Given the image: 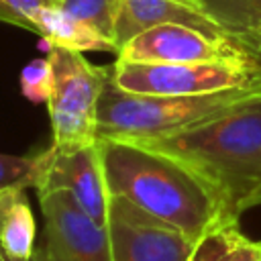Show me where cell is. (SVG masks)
<instances>
[{
	"mask_svg": "<svg viewBox=\"0 0 261 261\" xmlns=\"http://www.w3.org/2000/svg\"><path fill=\"white\" fill-rule=\"evenodd\" d=\"M234 37L245 47V51L251 55V59L261 65V24L255 27V29H249L245 33H239Z\"/></svg>",
	"mask_w": 261,
	"mask_h": 261,
	"instance_id": "19",
	"label": "cell"
},
{
	"mask_svg": "<svg viewBox=\"0 0 261 261\" xmlns=\"http://www.w3.org/2000/svg\"><path fill=\"white\" fill-rule=\"evenodd\" d=\"M37 194L63 190L96 222H108L110 192L100 141L80 149L49 147L37 155Z\"/></svg>",
	"mask_w": 261,
	"mask_h": 261,
	"instance_id": "8",
	"label": "cell"
},
{
	"mask_svg": "<svg viewBox=\"0 0 261 261\" xmlns=\"http://www.w3.org/2000/svg\"><path fill=\"white\" fill-rule=\"evenodd\" d=\"M257 206H261V186L245 200V204H243V212H247V210H251V208H257Z\"/></svg>",
	"mask_w": 261,
	"mask_h": 261,
	"instance_id": "20",
	"label": "cell"
},
{
	"mask_svg": "<svg viewBox=\"0 0 261 261\" xmlns=\"http://www.w3.org/2000/svg\"><path fill=\"white\" fill-rule=\"evenodd\" d=\"M106 224L112 261H188L196 245V239L184 230L118 196H110Z\"/></svg>",
	"mask_w": 261,
	"mask_h": 261,
	"instance_id": "9",
	"label": "cell"
},
{
	"mask_svg": "<svg viewBox=\"0 0 261 261\" xmlns=\"http://www.w3.org/2000/svg\"><path fill=\"white\" fill-rule=\"evenodd\" d=\"M55 4L116 43V22L122 0H55Z\"/></svg>",
	"mask_w": 261,
	"mask_h": 261,
	"instance_id": "15",
	"label": "cell"
},
{
	"mask_svg": "<svg viewBox=\"0 0 261 261\" xmlns=\"http://www.w3.org/2000/svg\"><path fill=\"white\" fill-rule=\"evenodd\" d=\"M35 33L43 39V47H61L71 51H118L116 43L96 31L92 24L69 14L55 2L45 6L35 18Z\"/></svg>",
	"mask_w": 261,
	"mask_h": 261,
	"instance_id": "11",
	"label": "cell"
},
{
	"mask_svg": "<svg viewBox=\"0 0 261 261\" xmlns=\"http://www.w3.org/2000/svg\"><path fill=\"white\" fill-rule=\"evenodd\" d=\"M37 181V155H8L0 153V190L8 186L35 188Z\"/></svg>",
	"mask_w": 261,
	"mask_h": 261,
	"instance_id": "17",
	"label": "cell"
},
{
	"mask_svg": "<svg viewBox=\"0 0 261 261\" xmlns=\"http://www.w3.org/2000/svg\"><path fill=\"white\" fill-rule=\"evenodd\" d=\"M18 84H20V94L27 100H31L35 104L49 102V98L53 94V84H55L53 65H51L49 57H45V59L39 57V59H33L31 63H27L20 69Z\"/></svg>",
	"mask_w": 261,
	"mask_h": 261,
	"instance_id": "16",
	"label": "cell"
},
{
	"mask_svg": "<svg viewBox=\"0 0 261 261\" xmlns=\"http://www.w3.org/2000/svg\"><path fill=\"white\" fill-rule=\"evenodd\" d=\"M110 80L124 92L149 96L208 94L220 90L243 88L261 82V65L257 61L226 63H143L116 59L110 67Z\"/></svg>",
	"mask_w": 261,
	"mask_h": 261,
	"instance_id": "5",
	"label": "cell"
},
{
	"mask_svg": "<svg viewBox=\"0 0 261 261\" xmlns=\"http://www.w3.org/2000/svg\"><path fill=\"white\" fill-rule=\"evenodd\" d=\"M98 141L110 196L128 200L196 241L228 216L212 188L179 159L141 143Z\"/></svg>",
	"mask_w": 261,
	"mask_h": 261,
	"instance_id": "1",
	"label": "cell"
},
{
	"mask_svg": "<svg viewBox=\"0 0 261 261\" xmlns=\"http://www.w3.org/2000/svg\"><path fill=\"white\" fill-rule=\"evenodd\" d=\"M122 61L143 63H202L253 61L232 35H212L186 24H157L130 37L118 49Z\"/></svg>",
	"mask_w": 261,
	"mask_h": 261,
	"instance_id": "7",
	"label": "cell"
},
{
	"mask_svg": "<svg viewBox=\"0 0 261 261\" xmlns=\"http://www.w3.org/2000/svg\"><path fill=\"white\" fill-rule=\"evenodd\" d=\"M204 12L226 33L239 35L261 24V0H198Z\"/></svg>",
	"mask_w": 261,
	"mask_h": 261,
	"instance_id": "14",
	"label": "cell"
},
{
	"mask_svg": "<svg viewBox=\"0 0 261 261\" xmlns=\"http://www.w3.org/2000/svg\"><path fill=\"white\" fill-rule=\"evenodd\" d=\"M55 0H0V22L35 33L37 14Z\"/></svg>",
	"mask_w": 261,
	"mask_h": 261,
	"instance_id": "18",
	"label": "cell"
},
{
	"mask_svg": "<svg viewBox=\"0 0 261 261\" xmlns=\"http://www.w3.org/2000/svg\"><path fill=\"white\" fill-rule=\"evenodd\" d=\"M257 98L261 82L208 94L149 96L124 92L108 80L98 106V139L145 143L204 124Z\"/></svg>",
	"mask_w": 261,
	"mask_h": 261,
	"instance_id": "3",
	"label": "cell"
},
{
	"mask_svg": "<svg viewBox=\"0 0 261 261\" xmlns=\"http://www.w3.org/2000/svg\"><path fill=\"white\" fill-rule=\"evenodd\" d=\"M157 24H186L212 35H226L198 0H122L116 22V47L120 49L130 37Z\"/></svg>",
	"mask_w": 261,
	"mask_h": 261,
	"instance_id": "10",
	"label": "cell"
},
{
	"mask_svg": "<svg viewBox=\"0 0 261 261\" xmlns=\"http://www.w3.org/2000/svg\"><path fill=\"white\" fill-rule=\"evenodd\" d=\"M53 94L47 102L51 118V145L80 149L98 143V106L110 80V69L90 63L84 53L51 47Z\"/></svg>",
	"mask_w": 261,
	"mask_h": 261,
	"instance_id": "4",
	"label": "cell"
},
{
	"mask_svg": "<svg viewBox=\"0 0 261 261\" xmlns=\"http://www.w3.org/2000/svg\"><path fill=\"white\" fill-rule=\"evenodd\" d=\"M196 171L222 210L239 218L245 200L261 186V98L188 130L145 141Z\"/></svg>",
	"mask_w": 261,
	"mask_h": 261,
	"instance_id": "2",
	"label": "cell"
},
{
	"mask_svg": "<svg viewBox=\"0 0 261 261\" xmlns=\"http://www.w3.org/2000/svg\"><path fill=\"white\" fill-rule=\"evenodd\" d=\"M31 261H39V259H37V257H35V255H33V259H31Z\"/></svg>",
	"mask_w": 261,
	"mask_h": 261,
	"instance_id": "22",
	"label": "cell"
},
{
	"mask_svg": "<svg viewBox=\"0 0 261 261\" xmlns=\"http://www.w3.org/2000/svg\"><path fill=\"white\" fill-rule=\"evenodd\" d=\"M43 212L39 261H112L108 224L96 222L63 190L37 194Z\"/></svg>",
	"mask_w": 261,
	"mask_h": 261,
	"instance_id": "6",
	"label": "cell"
},
{
	"mask_svg": "<svg viewBox=\"0 0 261 261\" xmlns=\"http://www.w3.org/2000/svg\"><path fill=\"white\" fill-rule=\"evenodd\" d=\"M24 190L27 186L0 190V247L14 261H31L37 251V220Z\"/></svg>",
	"mask_w": 261,
	"mask_h": 261,
	"instance_id": "12",
	"label": "cell"
},
{
	"mask_svg": "<svg viewBox=\"0 0 261 261\" xmlns=\"http://www.w3.org/2000/svg\"><path fill=\"white\" fill-rule=\"evenodd\" d=\"M0 261H14V259H12V257H8V255H6V251L0 247Z\"/></svg>",
	"mask_w": 261,
	"mask_h": 261,
	"instance_id": "21",
	"label": "cell"
},
{
	"mask_svg": "<svg viewBox=\"0 0 261 261\" xmlns=\"http://www.w3.org/2000/svg\"><path fill=\"white\" fill-rule=\"evenodd\" d=\"M188 261H261V241L249 239L239 218L224 216L196 241Z\"/></svg>",
	"mask_w": 261,
	"mask_h": 261,
	"instance_id": "13",
	"label": "cell"
}]
</instances>
